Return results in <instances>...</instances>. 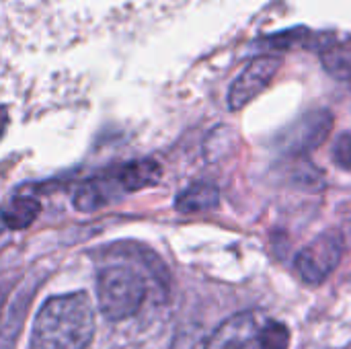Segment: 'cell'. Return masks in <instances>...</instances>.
I'll return each mask as SVG.
<instances>
[{
	"label": "cell",
	"instance_id": "obj_1",
	"mask_svg": "<svg viewBox=\"0 0 351 349\" xmlns=\"http://www.w3.org/2000/svg\"><path fill=\"white\" fill-rule=\"evenodd\" d=\"M95 335V311L84 292L60 294L39 309L31 349H86Z\"/></svg>",
	"mask_w": 351,
	"mask_h": 349
},
{
	"label": "cell",
	"instance_id": "obj_2",
	"mask_svg": "<svg viewBox=\"0 0 351 349\" xmlns=\"http://www.w3.org/2000/svg\"><path fill=\"white\" fill-rule=\"evenodd\" d=\"M146 294V280L128 265L105 267L97 278L99 309L109 321H123L134 317L142 309Z\"/></svg>",
	"mask_w": 351,
	"mask_h": 349
},
{
	"label": "cell",
	"instance_id": "obj_3",
	"mask_svg": "<svg viewBox=\"0 0 351 349\" xmlns=\"http://www.w3.org/2000/svg\"><path fill=\"white\" fill-rule=\"evenodd\" d=\"M346 253V241L339 230H327L311 241L294 259L298 278L308 286L323 284L341 263Z\"/></svg>",
	"mask_w": 351,
	"mask_h": 349
},
{
	"label": "cell",
	"instance_id": "obj_4",
	"mask_svg": "<svg viewBox=\"0 0 351 349\" xmlns=\"http://www.w3.org/2000/svg\"><path fill=\"white\" fill-rule=\"evenodd\" d=\"M284 64L282 56H259L255 60H251L247 64V68L234 78V82L230 84L228 91V107L232 111L243 109L245 105H249L255 97H259L276 78V74L280 72Z\"/></svg>",
	"mask_w": 351,
	"mask_h": 349
},
{
	"label": "cell",
	"instance_id": "obj_5",
	"mask_svg": "<svg viewBox=\"0 0 351 349\" xmlns=\"http://www.w3.org/2000/svg\"><path fill=\"white\" fill-rule=\"evenodd\" d=\"M261 317L257 311H243L228 317L208 337L204 349H259Z\"/></svg>",
	"mask_w": 351,
	"mask_h": 349
},
{
	"label": "cell",
	"instance_id": "obj_6",
	"mask_svg": "<svg viewBox=\"0 0 351 349\" xmlns=\"http://www.w3.org/2000/svg\"><path fill=\"white\" fill-rule=\"evenodd\" d=\"M333 130V115L327 109L306 113L298 123L288 130L286 148L292 152H308L321 146Z\"/></svg>",
	"mask_w": 351,
	"mask_h": 349
},
{
	"label": "cell",
	"instance_id": "obj_7",
	"mask_svg": "<svg viewBox=\"0 0 351 349\" xmlns=\"http://www.w3.org/2000/svg\"><path fill=\"white\" fill-rule=\"evenodd\" d=\"M123 193L125 191L113 171V173H107L103 177L82 183L74 193V208L80 212H95V210L107 206L109 202L121 197Z\"/></svg>",
	"mask_w": 351,
	"mask_h": 349
},
{
	"label": "cell",
	"instance_id": "obj_8",
	"mask_svg": "<svg viewBox=\"0 0 351 349\" xmlns=\"http://www.w3.org/2000/svg\"><path fill=\"white\" fill-rule=\"evenodd\" d=\"M121 187L125 193H134V191H140L144 187H150V185H156L160 175H162V169L156 160H150V158H142V160H132V163H125L123 167H119L115 171Z\"/></svg>",
	"mask_w": 351,
	"mask_h": 349
},
{
	"label": "cell",
	"instance_id": "obj_9",
	"mask_svg": "<svg viewBox=\"0 0 351 349\" xmlns=\"http://www.w3.org/2000/svg\"><path fill=\"white\" fill-rule=\"evenodd\" d=\"M218 204H220V191L214 183H208V181H197L189 185L175 200V208L181 214L208 212V210H214Z\"/></svg>",
	"mask_w": 351,
	"mask_h": 349
},
{
	"label": "cell",
	"instance_id": "obj_10",
	"mask_svg": "<svg viewBox=\"0 0 351 349\" xmlns=\"http://www.w3.org/2000/svg\"><path fill=\"white\" fill-rule=\"evenodd\" d=\"M39 212H41V204L35 197L19 195V197H12L0 210V216H2L4 228H8V230H23V228H27V226H31L35 222Z\"/></svg>",
	"mask_w": 351,
	"mask_h": 349
},
{
	"label": "cell",
	"instance_id": "obj_11",
	"mask_svg": "<svg viewBox=\"0 0 351 349\" xmlns=\"http://www.w3.org/2000/svg\"><path fill=\"white\" fill-rule=\"evenodd\" d=\"M323 66L325 70L337 78L351 82V47H329L323 49Z\"/></svg>",
	"mask_w": 351,
	"mask_h": 349
},
{
	"label": "cell",
	"instance_id": "obj_12",
	"mask_svg": "<svg viewBox=\"0 0 351 349\" xmlns=\"http://www.w3.org/2000/svg\"><path fill=\"white\" fill-rule=\"evenodd\" d=\"M259 349H290V329L280 321L261 323Z\"/></svg>",
	"mask_w": 351,
	"mask_h": 349
},
{
	"label": "cell",
	"instance_id": "obj_13",
	"mask_svg": "<svg viewBox=\"0 0 351 349\" xmlns=\"http://www.w3.org/2000/svg\"><path fill=\"white\" fill-rule=\"evenodd\" d=\"M333 160H335L341 169H351V134L350 132L339 134V138L335 140V146H333Z\"/></svg>",
	"mask_w": 351,
	"mask_h": 349
},
{
	"label": "cell",
	"instance_id": "obj_14",
	"mask_svg": "<svg viewBox=\"0 0 351 349\" xmlns=\"http://www.w3.org/2000/svg\"><path fill=\"white\" fill-rule=\"evenodd\" d=\"M6 125H8V111L4 107H0V138L6 132Z\"/></svg>",
	"mask_w": 351,
	"mask_h": 349
},
{
	"label": "cell",
	"instance_id": "obj_15",
	"mask_svg": "<svg viewBox=\"0 0 351 349\" xmlns=\"http://www.w3.org/2000/svg\"><path fill=\"white\" fill-rule=\"evenodd\" d=\"M0 230H4V222H2V216H0Z\"/></svg>",
	"mask_w": 351,
	"mask_h": 349
}]
</instances>
